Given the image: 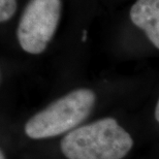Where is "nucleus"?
<instances>
[{
	"label": "nucleus",
	"mask_w": 159,
	"mask_h": 159,
	"mask_svg": "<svg viewBox=\"0 0 159 159\" xmlns=\"http://www.w3.org/2000/svg\"><path fill=\"white\" fill-rule=\"evenodd\" d=\"M132 146V138L118 121L102 118L68 132L60 148L67 159H123Z\"/></svg>",
	"instance_id": "1"
},
{
	"label": "nucleus",
	"mask_w": 159,
	"mask_h": 159,
	"mask_svg": "<svg viewBox=\"0 0 159 159\" xmlns=\"http://www.w3.org/2000/svg\"><path fill=\"white\" fill-rule=\"evenodd\" d=\"M95 102L96 95L92 90L75 89L29 118L25 133L30 139H43L70 132L90 116Z\"/></svg>",
	"instance_id": "2"
},
{
	"label": "nucleus",
	"mask_w": 159,
	"mask_h": 159,
	"mask_svg": "<svg viewBox=\"0 0 159 159\" xmlns=\"http://www.w3.org/2000/svg\"><path fill=\"white\" fill-rule=\"evenodd\" d=\"M61 15V0H30L19 22L17 36L25 52L39 55L53 39Z\"/></svg>",
	"instance_id": "3"
},
{
	"label": "nucleus",
	"mask_w": 159,
	"mask_h": 159,
	"mask_svg": "<svg viewBox=\"0 0 159 159\" xmlns=\"http://www.w3.org/2000/svg\"><path fill=\"white\" fill-rule=\"evenodd\" d=\"M129 16L132 23L159 50V0H136Z\"/></svg>",
	"instance_id": "4"
},
{
	"label": "nucleus",
	"mask_w": 159,
	"mask_h": 159,
	"mask_svg": "<svg viewBox=\"0 0 159 159\" xmlns=\"http://www.w3.org/2000/svg\"><path fill=\"white\" fill-rule=\"evenodd\" d=\"M17 7V0H0V21H8L16 14Z\"/></svg>",
	"instance_id": "5"
},
{
	"label": "nucleus",
	"mask_w": 159,
	"mask_h": 159,
	"mask_svg": "<svg viewBox=\"0 0 159 159\" xmlns=\"http://www.w3.org/2000/svg\"><path fill=\"white\" fill-rule=\"evenodd\" d=\"M155 119H156L157 122L159 123V99L157 101L156 107H155Z\"/></svg>",
	"instance_id": "6"
},
{
	"label": "nucleus",
	"mask_w": 159,
	"mask_h": 159,
	"mask_svg": "<svg viewBox=\"0 0 159 159\" xmlns=\"http://www.w3.org/2000/svg\"><path fill=\"white\" fill-rule=\"evenodd\" d=\"M0 159H6L5 158V155H4V153H3L2 150H1V152H0Z\"/></svg>",
	"instance_id": "7"
}]
</instances>
